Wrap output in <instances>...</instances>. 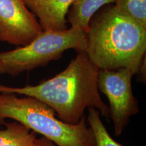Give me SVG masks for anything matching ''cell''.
Returning <instances> with one entry per match:
<instances>
[{
  "instance_id": "obj_1",
  "label": "cell",
  "mask_w": 146,
  "mask_h": 146,
  "mask_svg": "<svg viewBox=\"0 0 146 146\" xmlns=\"http://www.w3.org/2000/svg\"><path fill=\"white\" fill-rule=\"evenodd\" d=\"M98 71L86 52H77L66 68L54 77L22 87L0 85V93L35 98L52 108L60 120L70 125L79 123L89 108L98 110L108 119V106L102 99L98 87Z\"/></svg>"
},
{
  "instance_id": "obj_2",
  "label": "cell",
  "mask_w": 146,
  "mask_h": 146,
  "mask_svg": "<svg viewBox=\"0 0 146 146\" xmlns=\"http://www.w3.org/2000/svg\"><path fill=\"white\" fill-rule=\"evenodd\" d=\"M85 52L98 69L128 68L137 74L146 58V28L114 4L91 18Z\"/></svg>"
},
{
  "instance_id": "obj_3",
  "label": "cell",
  "mask_w": 146,
  "mask_h": 146,
  "mask_svg": "<svg viewBox=\"0 0 146 146\" xmlns=\"http://www.w3.org/2000/svg\"><path fill=\"white\" fill-rule=\"evenodd\" d=\"M44 103L32 97L0 93V124L10 118L41 134L57 146H96L85 116L76 125L64 123Z\"/></svg>"
},
{
  "instance_id": "obj_4",
  "label": "cell",
  "mask_w": 146,
  "mask_h": 146,
  "mask_svg": "<svg viewBox=\"0 0 146 146\" xmlns=\"http://www.w3.org/2000/svg\"><path fill=\"white\" fill-rule=\"evenodd\" d=\"M86 33L77 27L44 31L25 46L0 53L5 74L16 76L59 60L65 51L85 52Z\"/></svg>"
},
{
  "instance_id": "obj_5",
  "label": "cell",
  "mask_w": 146,
  "mask_h": 146,
  "mask_svg": "<svg viewBox=\"0 0 146 146\" xmlns=\"http://www.w3.org/2000/svg\"><path fill=\"white\" fill-rule=\"evenodd\" d=\"M128 68L99 69L98 87L109 102V117L114 124V134L120 136L131 118L139 112L137 100L133 94L132 78Z\"/></svg>"
},
{
  "instance_id": "obj_6",
  "label": "cell",
  "mask_w": 146,
  "mask_h": 146,
  "mask_svg": "<svg viewBox=\"0 0 146 146\" xmlns=\"http://www.w3.org/2000/svg\"><path fill=\"white\" fill-rule=\"evenodd\" d=\"M43 32L24 0H0V42L23 47Z\"/></svg>"
},
{
  "instance_id": "obj_7",
  "label": "cell",
  "mask_w": 146,
  "mask_h": 146,
  "mask_svg": "<svg viewBox=\"0 0 146 146\" xmlns=\"http://www.w3.org/2000/svg\"><path fill=\"white\" fill-rule=\"evenodd\" d=\"M74 0H24L44 31L67 29L66 15Z\"/></svg>"
},
{
  "instance_id": "obj_8",
  "label": "cell",
  "mask_w": 146,
  "mask_h": 146,
  "mask_svg": "<svg viewBox=\"0 0 146 146\" xmlns=\"http://www.w3.org/2000/svg\"><path fill=\"white\" fill-rule=\"evenodd\" d=\"M116 0H74L66 15L70 27L81 29L88 32L91 18L100 9L108 4H114Z\"/></svg>"
},
{
  "instance_id": "obj_9",
  "label": "cell",
  "mask_w": 146,
  "mask_h": 146,
  "mask_svg": "<svg viewBox=\"0 0 146 146\" xmlns=\"http://www.w3.org/2000/svg\"><path fill=\"white\" fill-rule=\"evenodd\" d=\"M0 129V146H30L36 139L35 133L17 121L4 123Z\"/></svg>"
},
{
  "instance_id": "obj_10",
  "label": "cell",
  "mask_w": 146,
  "mask_h": 146,
  "mask_svg": "<svg viewBox=\"0 0 146 146\" xmlns=\"http://www.w3.org/2000/svg\"><path fill=\"white\" fill-rule=\"evenodd\" d=\"M100 116L101 115L98 110L94 108H88L86 120L94 132L96 146H123L115 141L109 134Z\"/></svg>"
},
{
  "instance_id": "obj_11",
  "label": "cell",
  "mask_w": 146,
  "mask_h": 146,
  "mask_svg": "<svg viewBox=\"0 0 146 146\" xmlns=\"http://www.w3.org/2000/svg\"><path fill=\"white\" fill-rule=\"evenodd\" d=\"M114 4L146 28V0H116Z\"/></svg>"
},
{
  "instance_id": "obj_12",
  "label": "cell",
  "mask_w": 146,
  "mask_h": 146,
  "mask_svg": "<svg viewBox=\"0 0 146 146\" xmlns=\"http://www.w3.org/2000/svg\"><path fill=\"white\" fill-rule=\"evenodd\" d=\"M30 146H57L54 142L51 141L45 137L41 138H36L34 140L33 143Z\"/></svg>"
},
{
  "instance_id": "obj_13",
  "label": "cell",
  "mask_w": 146,
  "mask_h": 146,
  "mask_svg": "<svg viewBox=\"0 0 146 146\" xmlns=\"http://www.w3.org/2000/svg\"><path fill=\"white\" fill-rule=\"evenodd\" d=\"M146 58L143 60L142 62L141 66H140L138 72L137 73V75L138 81L141 82L143 83H145V78H146Z\"/></svg>"
},
{
  "instance_id": "obj_14",
  "label": "cell",
  "mask_w": 146,
  "mask_h": 146,
  "mask_svg": "<svg viewBox=\"0 0 146 146\" xmlns=\"http://www.w3.org/2000/svg\"><path fill=\"white\" fill-rule=\"evenodd\" d=\"M0 74H5V67L3 66V63L1 62V60H0Z\"/></svg>"
}]
</instances>
